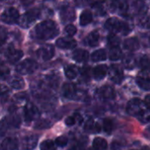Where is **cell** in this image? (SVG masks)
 I'll return each mask as SVG.
<instances>
[{
  "mask_svg": "<svg viewBox=\"0 0 150 150\" xmlns=\"http://www.w3.org/2000/svg\"><path fill=\"white\" fill-rule=\"evenodd\" d=\"M76 94V87L74 83H65L62 86V95L69 99L73 98Z\"/></svg>",
  "mask_w": 150,
  "mask_h": 150,
  "instance_id": "cell-14",
  "label": "cell"
},
{
  "mask_svg": "<svg viewBox=\"0 0 150 150\" xmlns=\"http://www.w3.org/2000/svg\"><path fill=\"white\" fill-rule=\"evenodd\" d=\"M98 95L103 99H114L116 94L112 87L109 85H105L98 90Z\"/></svg>",
  "mask_w": 150,
  "mask_h": 150,
  "instance_id": "cell-13",
  "label": "cell"
},
{
  "mask_svg": "<svg viewBox=\"0 0 150 150\" xmlns=\"http://www.w3.org/2000/svg\"><path fill=\"white\" fill-rule=\"evenodd\" d=\"M100 40V34L98 31L91 32L87 37V43L91 47H96L98 45Z\"/></svg>",
  "mask_w": 150,
  "mask_h": 150,
  "instance_id": "cell-23",
  "label": "cell"
},
{
  "mask_svg": "<svg viewBox=\"0 0 150 150\" xmlns=\"http://www.w3.org/2000/svg\"><path fill=\"white\" fill-rule=\"evenodd\" d=\"M108 147L107 142L101 138V137H97L93 141V149L95 150H106Z\"/></svg>",
  "mask_w": 150,
  "mask_h": 150,
  "instance_id": "cell-27",
  "label": "cell"
},
{
  "mask_svg": "<svg viewBox=\"0 0 150 150\" xmlns=\"http://www.w3.org/2000/svg\"><path fill=\"white\" fill-rule=\"evenodd\" d=\"M109 76L114 83L120 84L124 79L123 69L119 65H112L109 69Z\"/></svg>",
  "mask_w": 150,
  "mask_h": 150,
  "instance_id": "cell-9",
  "label": "cell"
},
{
  "mask_svg": "<svg viewBox=\"0 0 150 150\" xmlns=\"http://www.w3.org/2000/svg\"><path fill=\"white\" fill-rule=\"evenodd\" d=\"M136 83L142 90L150 91V77L145 74H140L136 78Z\"/></svg>",
  "mask_w": 150,
  "mask_h": 150,
  "instance_id": "cell-17",
  "label": "cell"
},
{
  "mask_svg": "<svg viewBox=\"0 0 150 150\" xmlns=\"http://www.w3.org/2000/svg\"><path fill=\"white\" fill-rule=\"evenodd\" d=\"M61 18L62 19L66 21H72L75 19V11L70 6H63L61 9Z\"/></svg>",
  "mask_w": 150,
  "mask_h": 150,
  "instance_id": "cell-16",
  "label": "cell"
},
{
  "mask_svg": "<svg viewBox=\"0 0 150 150\" xmlns=\"http://www.w3.org/2000/svg\"><path fill=\"white\" fill-rule=\"evenodd\" d=\"M40 150H56L54 142L51 140H46L40 144Z\"/></svg>",
  "mask_w": 150,
  "mask_h": 150,
  "instance_id": "cell-36",
  "label": "cell"
},
{
  "mask_svg": "<svg viewBox=\"0 0 150 150\" xmlns=\"http://www.w3.org/2000/svg\"><path fill=\"white\" fill-rule=\"evenodd\" d=\"M58 33V25L53 20L50 19H47L39 23L32 31V35L33 38L42 40L53 39Z\"/></svg>",
  "mask_w": 150,
  "mask_h": 150,
  "instance_id": "cell-1",
  "label": "cell"
},
{
  "mask_svg": "<svg viewBox=\"0 0 150 150\" xmlns=\"http://www.w3.org/2000/svg\"><path fill=\"white\" fill-rule=\"evenodd\" d=\"M121 56H122V51L119 47H111L110 53H109V58L112 61H117V60L120 59Z\"/></svg>",
  "mask_w": 150,
  "mask_h": 150,
  "instance_id": "cell-30",
  "label": "cell"
},
{
  "mask_svg": "<svg viewBox=\"0 0 150 150\" xmlns=\"http://www.w3.org/2000/svg\"><path fill=\"white\" fill-rule=\"evenodd\" d=\"M23 51L20 49H17L14 47L10 46L5 51V57L10 63L18 62L23 56Z\"/></svg>",
  "mask_w": 150,
  "mask_h": 150,
  "instance_id": "cell-8",
  "label": "cell"
},
{
  "mask_svg": "<svg viewBox=\"0 0 150 150\" xmlns=\"http://www.w3.org/2000/svg\"><path fill=\"white\" fill-rule=\"evenodd\" d=\"M40 116L38 108L33 103H27L24 108V117L27 122L36 120Z\"/></svg>",
  "mask_w": 150,
  "mask_h": 150,
  "instance_id": "cell-7",
  "label": "cell"
},
{
  "mask_svg": "<svg viewBox=\"0 0 150 150\" xmlns=\"http://www.w3.org/2000/svg\"><path fill=\"white\" fill-rule=\"evenodd\" d=\"M56 46L62 49H73L76 47V41L71 37H62L56 40Z\"/></svg>",
  "mask_w": 150,
  "mask_h": 150,
  "instance_id": "cell-12",
  "label": "cell"
},
{
  "mask_svg": "<svg viewBox=\"0 0 150 150\" xmlns=\"http://www.w3.org/2000/svg\"><path fill=\"white\" fill-rule=\"evenodd\" d=\"M123 65L126 69H132L136 65V59L133 54H127L123 58Z\"/></svg>",
  "mask_w": 150,
  "mask_h": 150,
  "instance_id": "cell-24",
  "label": "cell"
},
{
  "mask_svg": "<svg viewBox=\"0 0 150 150\" xmlns=\"http://www.w3.org/2000/svg\"><path fill=\"white\" fill-rule=\"evenodd\" d=\"M120 43V39L115 33H111L108 36V44L110 45L111 47H119Z\"/></svg>",
  "mask_w": 150,
  "mask_h": 150,
  "instance_id": "cell-33",
  "label": "cell"
},
{
  "mask_svg": "<svg viewBox=\"0 0 150 150\" xmlns=\"http://www.w3.org/2000/svg\"><path fill=\"white\" fill-rule=\"evenodd\" d=\"M40 16V10L38 8H33L26 11L23 14V16L19 18V25L23 28L30 27Z\"/></svg>",
  "mask_w": 150,
  "mask_h": 150,
  "instance_id": "cell-3",
  "label": "cell"
},
{
  "mask_svg": "<svg viewBox=\"0 0 150 150\" xmlns=\"http://www.w3.org/2000/svg\"><path fill=\"white\" fill-rule=\"evenodd\" d=\"M73 59L77 62H84L89 59V53L83 49H76L73 52Z\"/></svg>",
  "mask_w": 150,
  "mask_h": 150,
  "instance_id": "cell-19",
  "label": "cell"
},
{
  "mask_svg": "<svg viewBox=\"0 0 150 150\" xmlns=\"http://www.w3.org/2000/svg\"><path fill=\"white\" fill-rule=\"evenodd\" d=\"M103 128L105 133L111 134L114 129V123L111 119H105L103 121Z\"/></svg>",
  "mask_w": 150,
  "mask_h": 150,
  "instance_id": "cell-31",
  "label": "cell"
},
{
  "mask_svg": "<svg viewBox=\"0 0 150 150\" xmlns=\"http://www.w3.org/2000/svg\"><path fill=\"white\" fill-rule=\"evenodd\" d=\"M65 33H66L69 37H71V36H73V35L76 34V28L75 25L69 24V25H68L65 27Z\"/></svg>",
  "mask_w": 150,
  "mask_h": 150,
  "instance_id": "cell-41",
  "label": "cell"
},
{
  "mask_svg": "<svg viewBox=\"0 0 150 150\" xmlns=\"http://www.w3.org/2000/svg\"><path fill=\"white\" fill-rule=\"evenodd\" d=\"M107 55L104 49H98L92 53L91 54V60L93 62H102L106 59Z\"/></svg>",
  "mask_w": 150,
  "mask_h": 150,
  "instance_id": "cell-29",
  "label": "cell"
},
{
  "mask_svg": "<svg viewBox=\"0 0 150 150\" xmlns=\"http://www.w3.org/2000/svg\"><path fill=\"white\" fill-rule=\"evenodd\" d=\"M87 150H93V149H87Z\"/></svg>",
  "mask_w": 150,
  "mask_h": 150,
  "instance_id": "cell-48",
  "label": "cell"
},
{
  "mask_svg": "<svg viewBox=\"0 0 150 150\" xmlns=\"http://www.w3.org/2000/svg\"><path fill=\"white\" fill-rule=\"evenodd\" d=\"M124 47L125 49L128 51H136L140 47V42L136 38H130L125 40L124 42Z\"/></svg>",
  "mask_w": 150,
  "mask_h": 150,
  "instance_id": "cell-20",
  "label": "cell"
},
{
  "mask_svg": "<svg viewBox=\"0 0 150 150\" xmlns=\"http://www.w3.org/2000/svg\"><path fill=\"white\" fill-rule=\"evenodd\" d=\"M145 105H146L147 109H149L150 111V94H149L145 98Z\"/></svg>",
  "mask_w": 150,
  "mask_h": 150,
  "instance_id": "cell-46",
  "label": "cell"
},
{
  "mask_svg": "<svg viewBox=\"0 0 150 150\" xmlns=\"http://www.w3.org/2000/svg\"><path fill=\"white\" fill-rule=\"evenodd\" d=\"M105 27L111 31L112 33H122L123 34H127L131 31V27L128 24L122 22L116 18H110L105 21Z\"/></svg>",
  "mask_w": 150,
  "mask_h": 150,
  "instance_id": "cell-2",
  "label": "cell"
},
{
  "mask_svg": "<svg viewBox=\"0 0 150 150\" xmlns=\"http://www.w3.org/2000/svg\"><path fill=\"white\" fill-rule=\"evenodd\" d=\"M1 19L3 22L12 25L18 21L19 19V12L17 9L14 7H9L4 11V12L1 15Z\"/></svg>",
  "mask_w": 150,
  "mask_h": 150,
  "instance_id": "cell-6",
  "label": "cell"
},
{
  "mask_svg": "<svg viewBox=\"0 0 150 150\" xmlns=\"http://www.w3.org/2000/svg\"><path fill=\"white\" fill-rule=\"evenodd\" d=\"M51 125H52V123L48 120H40L37 121V123H36L34 127L36 129H45V128L50 127Z\"/></svg>",
  "mask_w": 150,
  "mask_h": 150,
  "instance_id": "cell-39",
  "label": "cell"
},
{
  "mask_svg": "<svg viewBox=\"0 0 150 150\" xmlns=\"http://www.w3.org/2000/svg\"><path fill=\"white\" fill-rule=\"evenodd\" d=\"M58 77L55 76H48L46 78V84L51 88H55L58 85Z\"/></svg>",
  "mask_w": 150,
  "mask_h": 150,
  "instance_id": "cell-37",
  "label": "cell"
},
{
  "mask_svg": "<svg viewBox=\"0 0 150 150\" xmlns=\"http://www.w3.org/2000/svg\"><path fill=\"white\" fill-rule=\"evenodd\" d=\"M100 129H101L100 126L97 122H95L92 119L88 120L84 125V130L89 133H98Z\"/></svg>",
  "mask_w": 150,
  "mask_h": 150,
  "instance_id": "cell-22",
  "label": "cell"
},
{
  "mask_svg": "<svg viewBox=\"0 0 150 150\" xmlns=\"http://www.w3.org/2000/svg\"><path fill=\"white\" fill-rule=\"evenodd\" d=\"M113 11H118L120 13V15L125 14L127 10H128V4L126 1H117V2H112V6Z\"/></svg>",
  "mask_w": 150,
  "mask_h": 150,
  "instance_id": "cell-18",
  "label": "cell"
},
{
  "mask_svg": "<svg viewBox=\"0 0 150 150\" xmlns=\"http://www.w3.org/2000/svg\"><path fill=\"white\" fill-rule=\"evenodd\" d=\"M2 150H18V143L17 139L8 137L4 139L1 145Z\"/></svg>",
  "mask_w": 150,
  "mask_h": 150,
  "instance_id": "cell-15",
  "label": "cell"
},
{
  "mask_svg": "<svg viewBox=\"0 0 150 150\" xmlns=\"http://www.w3.org/2000/svg\"><path fill=\"white\" fill-rule=\"evenodd\" d=\"M10 90L6 85L4 84H0V97H4L6 95H8Z\"/></svg>",
  "mask_w": 150,
  "mask_h": 150,
  "instance_id": "cell-44",
  "label": "cell"
},
{
  "mask_svg": "<svg viewBox=\"0 0 150 150\" xmlns=\"http://www.w3.org/2000/svg\"><path fill=\"white\" fill-rule=\"evenodd\" d=\"M92 13L89 10H85L82 12L80 16V25H87L92 21Z\"/></svg>",
  "mask_w": 150,
  "mask_h": 150,
  "instance_id": "cell-25",
  "label": "cell"
},
{
  "mask_svg": "<svg viewBox=\"0 0 150 150\" xmlns=\"http://www.w3.org/2000/svg\"><path fill=\"white\" fill-rule=\"evenodd\" d=\"M76 123V118H75L74 116L68 117V118L65 120V124H66L68 127H72V126H74Z\"/></svg>",
  "mask_w": 150,
  "mask_h": 150,
  "instance_id": "cell-45",
  "label": "cell"
},
{
  "mask_svg": "<svg viewBox=\"0 0 150 150\" xmlns=\"http://www.w3.org/2000/svg\"><path fill=\"white\" fill-rule=\"evenodd\" d=\"M38 69V63L32 59H26L19 62L17 67L16 70L20 75H28L35 72Z\"/></svg>",
  "mask_w": 150,
  "mask_h": 150,
  "instance_id": "cell-4",
  "label": "cell"
},
{
  "mask_svg": "<svg viewBox=\"0 0 150 150\" xmlns=\"http://www.w3.org/2000/svg\"><path fill=\"white\" fill-rule=\"evenodd\" d=\"M138 120L142 123H148L150 121V111L149 109H145L138 117Z\"/></svg>",
  "mask_w": 150,
  "mask_h": 150,
  "instance_id": "cell-38",
  "label": "cell"
},
{
  "mask_svg": "<svg viewBox=\"0 0 150 150\" xmlns=\"http://www.w3.org/2000/svg\"><path fill=\"white\" fill-rule=\"evenodd\" d=\"M107 67L105 65H98L93 69V76L96 80H102L107 73Z\"/></svg>",
  "mask_w": 150,
  "mask_h": 150,
  "instance_id": "cell-21",
  "label": "cell"
},
{
  "mask_svg": "<svg viewBox=\"0 0 150 150\" xmlns=\"http://www.w3.org/2000/svg\"><path fill=\"white\" fill-rule=\"evenodd\" d=\"M142 150H150L149 149V148H145V149H143Z\"/></svg>",
  "mask_w": 150,
  "mask_h": 150,
  "instance_id": "cell-47",
  "label": "cell"
},
{
  "mask_svg": "<svg viewBox=\"0 0 150 150\" xmlns=\"http://www.w3.org/2000/svg\"><path fill=\"white\" fill-rule=\"evenodd\" d=\"M149 43H150V37H149Z\"/></svg>",
  "mask_w": 150,
  "mask_h": 150,
  "instance_id": "cell-49",
  "label": "cell"
},
{
  "mask_svg": "<svg viewBox=\"0 0 150 150\" xmlns=\"http://www.w3.org/2000/svg\"><path fill=\"white\" fill-rule=\"evenodd\" d=\"M140 25L146 29L150 28V13H144L140 18Z\"/></svg>",
  "mask_w": 150,
  "mask_h": 150,
  "instance_id": "cell-35",
  "label": "cell"
},
{
  "mask_svg": "<svg viewBox=\"0 0 150 150\" xmlns=\"http://www.w3.org/2000/svg\"><path fill=\"white\" fill-rule=\"evenodd\" d=\"M38 143V136L35 134H29L21 140V148L23 150L34 149Z\"/></svg>",
  "mask_w": 150,
  "mask_h": 150,
  "instance_id": "cell-10",
  "label": "cell"
},
{
  "mask_svg": "<svg viewBox=\"0 0 150 150\" xmlns=\"http://www.w3.org/2000/svg\"><path fill=\"white\" fill-rule=\"evenodd\" d=\"M9 75H10L9 67L3 61H0V78L4 79V78L8 77Z\"/></svg>",
  "mask_w": 150,
  "mask_h": 150,
  "instance_id": "cell-34",
  "label": "cell"
},
{
  "mask_svg": "<svg viewBox=\"0 0 150 150\" xmlns=\"http://www.w3.org/2000/svg\"><path fill=\"white\" fill-rule=\"evenodd\" d=\"M10 85L11 86V88L15 90H21L25 87V82L22 77L16 76H13L12 79L10 81Z\"/></svg>",
  "mask_w": 150,
  "mask_h": 150,
  "instance_id": "cell-26",
  "label": "cell"
},
{
  "mask_svg": "<svg viewBox=\"0 0 150 150\" xmlns=\"http://www.w3.org/2000/svg\"><path fill=\"white\" fill-rule=\"evenodd\" d=\"M37 54L43 61H49L54 55V48L52 45H44L39 48Z\"/></svg>",
  "mask_w": 150,
  "mask_h": 150,
  "instance_id": "cell-11",
  "label": "cell"
},
{
  "mask_svg": "<svg viewBox=\"0 0 150 150\" xmlns=\"http://www.w3.org/2000/svg\"><path fill=\"white\" fill-rule=\"evenodd\" d=\"M10 127L11 126L7 118H4L2 120H0V137L4 136Z\"/></svg>",
  "mask_w": 150,
  "mask_h": 150,
  "instance_id": "cell-32",
  "label": "cell"
},
{
  "mask_svg": "<svg viewBox=\"0 0 150 150\" xmlns=\"http://www.w3.org/2000/svg\"><path fill=\"white\" fill-rule=\"evenodd\" d=\"M0 150H2V149H0Z\"/></svg>",
  "mask_w": 150,
  "mask_h": 150,
  "instance_id": "cell-50",
  "label": "cell"
},
{
  "mask_svg": "<svg viewBox=\"0 0 150 150\" xmlns=\"http://www.w3.org/2000/svg\"><path fill=\"white\" fill-rule=\"evenodd\" d=\"M141 67L142 69L146 71H150V58L147 55H144L142 57L141 62H140Z\"/></svg>",
  "mask_w": 150,
  "mask_h": 150,
  "instance_id": "cell-40",
  "label": "cell"
},
{
  "mask_svg": "<svg viewBox=\"0 0 150 150\" xmlns=\"http://www.w3.org/2000/svg\"><path fill=\"white\" fill-rule=\"evenodd\" d=\"M64 73L69 79H75L78 75V68L75 65H69L65 68Z\"/></svg>",
  "mask_w": 150,
  "mask_h": 150,
  "instance_id": "cell-28",
  "label": "cell"
},
{
  "mask_svg": "<svg viewBox=\"0 0 150 150\" xmlns=\"http://www.w3.org/2000/svg\"><path fill=\"white\" fill-rule=\"evenodd\" d=\"M7 31L4 27H0V47L5 42L7 39Z\"/></svg>",
  "mask_w": 150,
  "mask_h": 150,
  "instance_id": "cell-43",
  "label": "cell"
},
{
  "mask_svg": "<svg viewBox=\"0 0 150 150\" xmlns=\"http://www.w3.org/2000/svg\"><path fill=\"white\" fill-rule=\"evenodd\" d=\"M146 109L144 103L139 98L131 99L127 105V112L132 116L138 117L144 110Z\"/></svg>",
  "mask_w": 150,
  "mask_h": 150,
  "instance_id": "cell-5",
  "label": "cell"
},
{
  "mask_svg": "<svg viewBox=\"0 0 150 150\" xmlns=\"http://www.w3.org/2000/svg\"><path fill=\"white\" fill-rule=\"evenodd\" d=\"M68 142H69V140L66 136H59L55 140L56 145H58L59 147H65L67 145Z\"/></svg>",
  "mask_w": 150,
  "mask_h": 150,
  "instance_id": "cell-42",
  "label": "cell"
}]
</instances>
